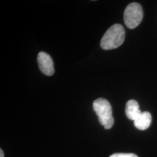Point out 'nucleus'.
Returning <instances> with one entry per match:
<instances>
[{
  "mask_svg": "<svg viewBox=\"0 0 157 157\" xmlns=\"http://www.w3.org/2000/svg\"><path fill=\"white\" fill-rule=\"evenodd\" d=\"M124 37L125 31L123 26L115 24L107 30L102 37L101 48L105 50L117 48L123 44Z\"/></svg>",
  "mask_w": 157,
  "mask_h": 157,
  "instance_id": "nucleus-1",
  "label": "nucleus"
},
{
  "mask_svg": "<svg viewBox=\"0 0 157 157\" xmlns=\"http://www.w3.org/2000/svg\"><path fill=\"white\" fill-rule=\"evenodd\" d=\"M93 109L98 121L105 129H111L114 124V118L112 117V107L109 101L103 98H100L93 102Z\"/></svg>",
  "mask_w": 157,
  "mask_h": 157,
  "instance_id": "nucleus-2",
  "label": "nucleus"
},
{
  "mask_svg": "<svg viewBox=\"0 0 157 157\" xmlns=\"http://www.w3.org/2000/svg\"><path fill=\"white\" fill-rule=\"evenodd\" d=\"M143 17L141 6L137 2H132L124 12V21L128 28L132 29L139 25Z\"/></svg>",
  "mask_w": 157,
  "mask_h": 157,
  "instance_id": "nucleus-3",
  "label": "nucleus"
},
{
  "mask_svg": "<svg viewBox=\"0 0 157 157\" xmlns=\"http://www.w3.org/2000/svg\"><path fill=\"white\" fill-rule=\"evenodd\" d=\"M37 62L40 71L47 76L54 73V63L50 56L44 52H40L37 56Z\"/></svg>",
  "mask_w": 157,
  "mask_h": 157,
  "instance_id": "nucleus-4",
  "label": "nucleus"
},
{
  "mask_svg": "<svg viewBox=\"0 0 157 157\" xmlns=\"http://www.w3.org/2000/svg\"><path fill=\"white\" fill-rule=\"evenodd\" d=\"M125 113L129 119L135 121L140 116L142 112L139 109V105L138 102L134 100H130L126 103Z\"/></svg>",
  "mask_w": 157,
  "mask_h": 157,
  "instance_id": "nucleus-5",
  "label": "nucleus"
},
{
  "mask_svg": "<svg viewBox=\"0 0 157 157\" xmlns=\"http://www.w3.org/2000/svg\"><path fill=\"white\" fill-rule=\"evenodd\" d=\"M151 115L148 112H142L140 116L134 121V124L137 129L144 130L148 129L151 123Z\"/></svg>",
  "mask_w": 157,
  "mask_h": 157,
  "instance_id": "nucleus-6",
  "label": "nucleus"
},
{
  "mask_svg": "<svg viewBox=\"0 0 157 157\" xmlns=\"http://www.w3.org/2000/svg\"><path fill=\"white\" fill-rule=\"evenodd\" d=\"M109 157H139L133 153H115Z\"/></svg>",
  "mask_w": 157,
  "mask_h": 157,
  "instance_id": "nucleus-7",
  "label": "nucleus"
},
{
  "mask_svg": "<svg viewBox=\"0 0 157 157\" xmlns=\"http://www.w3.org/2000/svg\"><path fill=\"white\" fill-rule=\"evenodd\" d=\"M0 157H4V152H3L2 149H1V150H0Z\"/></svg>",
  "mask_w": 157,
  "mask_h": 157,
  "instance_id": "nucleus-8",
  "label": "nucleus"
}]
</instances>
